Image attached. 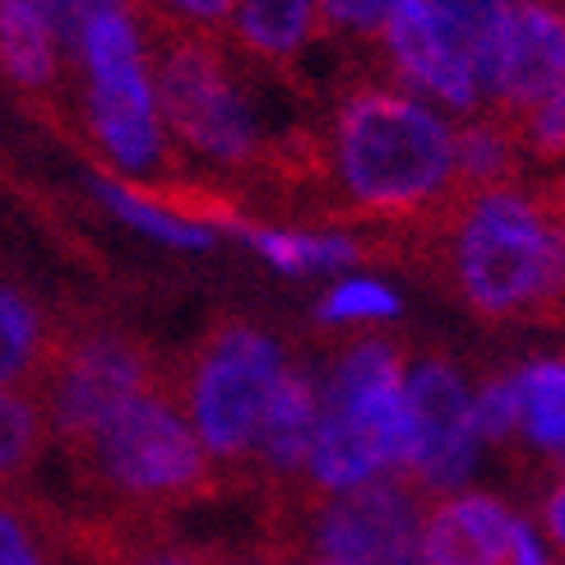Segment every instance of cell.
Here are the masks:
<instances>
[{
	"label": "cell",
	"mask_w": 565,
	"mask_h": 565,
	"mask_svg": "<svg viewBox=\"0 0 565 565\" xmlns=\"http://www.w3.org/2000/svg\"><path fill=\"white\" fill-rule=\"evenodd\" d=\"M556 455H561V463H565V440H561V445H556Z\"/></svg>",
	"instance_id": "d6a6232c"
},
{
	"label": "cell",
	"mask_w": 565,
	"mask_h": 565,
	"mask_svg": "<svg viewBox=\"0 0 565 565\" xmlns=\"http://www.w3.org/2000/svg\"><path fill=\"white\" fill-rule=\"evenodd\" d=\"M282 371L288 358L278 339L246 316H218L191 352L172 358V394L227 482L250 478L255 427Z\"/></svg>",
	"instance_id": "277c9868"
},
{
	"label": "cell",
	"mask_w": 565,
	"mask_h": 565,
	"mask_svg": "<svg viewBox=\"0 0 565 565\" xmlns=\"http://www.w3.org/2000/svg\"><path fill=\"white\" fill-rule=\"evenodd\" d=\"M422 487L404 473H385L375 482H358L339 491L334 501H320L311 520L301 524L292 561L301 556H343L371 565H417V533H422Z\"/></svg>",
	"instance_id": "ba28073f"
},
{
	"label": "cell",
	"mask_w": 565,
	"mask_h": 565,
	"mask_svg": "<svg viewBox=\"0 0 565 565\" xmlns=\"http://www.w3.org/2000/svg\"><path fill=\"white\" fill-rule=\"evenodd\" d=\"M227 565H269V561H237V556H227Z\"/></svg>",
	"instance_id": "1f68e13d"
},
{
	"label": "cell",
	"mask_w": 565,
	"mask_h": 565,
	"mask_svg": "<svg viewBox=\"0 0 565 565\" xmlns=\"http://www.w3.org/2000/svg\"><path fill=\"white\" fill-rule=\"evenodd\" d=\"M232 38L260 61H292L316 38V0H237L232 6Z\"/></svg>",
	"instance_id": "9a60e30c"
},
{
	"label": "cell",
	"mask_w": 565,
	"mask_h": 565,
	"mask_svg": "<svg viewBox=\"0 0 565 565\" xmlns=\"http://www.w3.org/2000/svg\"><path fill=\"white\" fill-rule=\"evenodd\" d=\"M473 427L478 440H510L520 431V394H514V375H491L482 394L473 398Z\"/></svg>",
	"instance_id": "d4e9b609"
},
{
	"label": "cell",
	"mask_w": 565,
	"mask_h": 565,
	"mask_svg": "<svg viewBox=\"0 0 565 565\" xmlns=\"http://www.w3.org/2000/svg\"><path fill=\"white\" fill-rule=\"evenodd\" d=\"M334 168L358 209L422 223L455 195V130L413 93L352 88L334 116Z\"/></svg>",
	"instance_id": "7a4b0ae2"
},
{
	"label": "cell",
	"mask_w": 565,
	"mask_h": 565,
	"mask_svg": "<svg viewBox=\"0 0 565 565\" xmlns=\"http://www.w3.org/2000/svg\"><path fill=\"white\" fill-rule=\"evenodd\" d=\"M543 529L552 537V547L565 552V478L547 491V501H543Z\"/></svg>",
	"instance_id": "f546056e"
},
{
	"label": "cell",
	"mask_w": 565,
	"mask_h": 565,
	"mask_svg": "<svg viewBox=\"0 0 565 565\" xmlns=\"http://www.w3.org/2000/svg\"><path fill=\"white\" fill-rule=\"evenodd\" d=\"M237 232L242 237L260 250V255H269V260L278 265V269H288V274H297V269H339V265H352V260H362V246L352 242V237H311V232H274V227H255V223H237Z\"/></svg>",
	"instance_id": "ffe728a7"
},
{
	"label": "cell",
	"mask_w": 565,
	"mask_h": 565,
	"mask_svg": "<svg viewBox=\"0 0 565 565\" xmlns=\"http://www.w3.org/2000/svg\"><path fill=\"white\" fill-rule=\"evenodd\" d=\"M172 381V358L103 316H65L52 324L46 366L33 385L46 436L61 450H75L126 398Z\"/></svg>",
	"instance_id": "5b68a950"
},
{
	"label": "cell",
	"mask_w": 565,
	"mask_h": 565,
	"mask_svg": "<svg viewBox=\"0 0 565 565\" xmlns=\"http://www.w3.org/2000/svg\"><path fill=\"white\" fill-rule=\"evenodd\" d=\"M514 135H520V149L533 158H565V79L514 126Z\"/></svg>",
	"instance_id": "cb8c5ba5"
},
{
	"label": "cell",
	"mask_w": 565,
	"mask_h": 565,
	"mask_svg": "<svg viewBox=\"0 0 565 565\" xmlns=\"http://www.w3.org/2000/svg\"><path fill=\"white\" fill-rule=\"evenodd\" d=\"M292 565H371V561H343V556H301Z\"/></svg>",
	"instance_id": "4dcf8cb0"
},
{
	"label": "cell",
	"mask_w": 565,
	"mask_h": 565,
	"mask_svg": "<svg viewBox=\"0 0 565 565\" xmlns=\"http://www.w3.org/2000/svg\"><path fill=\"white\" fill-rule=\"evenodd\" d=\"M46 348H52V324L33 311V301L0 288V390L33 394Z\"/></svg>",
	"instance_id": "ac0fdd59"
},
{
	"label": "cell",
	"mask_w": 565,
	"mask_h": 565,
	"mask_svg": "<svg viewBox=\"0 0 565 565\" xmlns=\"http://www.w3.org/2000/svg\"><path fill=\"white\" fill-rule=\"evenodd\" d=\"M520 520L497 497H450L422 514L417 565H514Z\"/></svg>",
	"instance_id": "7c38bea8"
},
{
	"label": "cell",
	"mask_w": 565,
	"mask_h": 565,
	"mask_svg": "<svg viewBox=\"0 0 565 565\" xmlns=\"http://www.w3.org/2000/svg\"><path fill=\"white\" fill-rule=\"evenodd\" d=\"M42 445H46V422L38 398L19 390H0V491L29 473Z\"/></svg>",
	"instance_id": "7402d4cb"
},
{
	"label": "cell",
	"mask_w": 565,
	"mask_h": 565,
	"mask_svg": "<svg viewBox=\"0 0 565 565\" xmlns=\"http://www.w3.org/2000/svg\"><path fill=\"white\" fill-rule=\"evenodd\" d=\"M565 79V10L552 0H510L487 98L491 116L520 126L524 116Z\"/></svg>",
	"instance_id": "30bf717a"
},
{
	"label": "cell",
	"mask_w": 565,
	"mask_h": 565,
	"mask_svg": "<svg viewBox=\"0 0 565 565\" xmlns=\"http://www.w3.org/2000/svg\"><path fill=\"white\" fill-rule=\"evenodd\" d=\"M149 79L162 126L191 153L218 162V168H250L260 158L250 103L209 33H162L149 46Z\"/></svg>",
	"instance_id": "52a82bcc"
},
{
	"label": "cell",
	"mask_w": 565,
	"mask_h": 565,
	"mask_svg": "<svg viewBox=\"0 0 565 565\" xmlns=\"http://www.w3.org/2000/svg\"><path fill=\"white\" fill-rule=\"evenodd\" d=\"M394 0H316V14L324 29L348 38H381Z\"/></svg>",
	"instance_id": "4316f807"
},
{
	"label": "cell",
	"mask_w": 565,
	"mask_h": 565,
	"mask_svg": "<svg viewBox=\"0 0 565 565\" xmlns=\"http://www.w3.org/2000/svg\"><path fill=\"white\" fill-rule=\"evenodd\" d=\"M427 10L436 14L445 38H450L459 52H463V61L473 65L478 88H487L491 61H497V46H501V29H505L510 0H427Z\"/></svg>",
	"instance_id": "d6986e66"
},
{
	"label": "cell",
	"mask_w": 565,
	"mask_h": 565,
	"mask_svg": "<svg viewBox=\"0 0 565 565\" xmlns=\"http://www.w3.org/2000/svg\"><path fill=\"white\" fill-rule=\"evenodd\" d=\"M316 422H320V394L311 385V375L288 366L278 375V385L260 413V427H255L250 478H260V482L297 478L306 468V455H311Z\"/></svg>",
	"instance_id": "4fadbf2b"
},
{
	"label": "cell",
	"mask_w": 565,
	"mask_h": 565,
	"mask_svg": "<svg viewBox=\"0 0 565 565\" xmlns=\"http://www.w3.org/2000/svg\"><path fill=\"white\" fill-rule=\"evenodd\" d=\"M404 394H408L413 436H417V450H413V463L404 478L417 482L422 491L463 482L478 459L473 398L463 390V375L450 362L427 358L408 371Z\"/></svg>",
	"instance_id": "9c48e42d"
},
{
	"label": "cell",
	"mask_w": 565,
	"mask_h": 565,
	"mask_svg": "<svg viewBox=\"0 0 565 565\" xmlns=\"http://www.w3.org/2000/svg\"><path fill=\"white\" fill-rule=\"evenodd\" d=\"M65 459L93 497L107 501V510L153 520H172V510L209 501L227 487V473L191 431L172 381L126 398L88 440L65 450Z\"/></svg>",
	"instance_id": "3957f363"
},
{
	"label": "cell",
	"mask_w": 565,
	"mask_h": 565,
	"mask_svg": "<svg viewBox=\"0 0 565 565\" xmlns=\"http://www.w3.org/2000/svg\"><path fill=\"white\" fill-rule=\"evenodd\" d=\"M65 42L38 0H0V70L23 93H52L65 70Z\"/></svg>",
	"instance_id": "5bb4252c"
},
{
	"label": "cell",
	"mask_w": 565,
	"mask_h": 565,
	"mask_svg": "<svg viewBox=\"0 0 565 565\" xmlns=\"http://www.w3.org/2000/svg\"><path fill=\"white\" fill-rule=\"evenodd\" d=\"M381 42L390 52L394 75L413 93H427V98H436L440 107H455V111H473L482 103L473 65L445 38L436 14L427 10V0H394V10L381 29Z\"/></svg>",
	"instance_id": "8fae6325"
},
{
	"label": "cell",
	"mask_w": 565,
	"mask_h": 565,
	"mask_svg": "<svg viewBox=\"0 0 565 565\" xmlns=\"http://www.w3.org/2000/svg\"><path fill=\"white\" fill-rule=\"evenodd\" d=\"M0 565H65V514L29 491H0Z\"/></svg>",
	"instance_id": "2e32d148"
},
{
	"label": "cell",
	"mask_w": 565,
	"mask_h": 565,
	"mask_svg": "<svg viewBox=\"0 0 565 565\" xmlns=\"http://www.w3.org/2000/svg\"><path fill=\"white\" fill-rule=\"evenodd\" d=\"M431 269L478 320H565V209L524 191H455L422 218Z\"/></svg>",
	"instance_id": "6da1fadb"
},
{
	"label": "cell",
	"mask_w": 565,
	"mask_h": 565,
	"mask_svg": "<svg viewBox=\"0 0 565 565\" xmlns=\"http://www.w3.org/2000/svg\"><path fill=\"white\" fill-rule=\"evenodd\" d=\"M98 191H103V200H111V209H116V214H121V218H130L135 227H145V232H153V237L172 242V246H209V242H214V232H209V227H200V223H185V218L168 214V209H162V204H153V200L139 195L135 185L98 181Z\"/></svg>",
	"instance_id": "603a6c76"
},
{
	"label": "cell",
	"mask_w": 565,
	"mask_h": 565,
	"mask_svg": "<svg viewBox=\"0 0 565 565\" xmlns=\"http://www.w3.org/2000/svg\"><path fill=\"white\" fill-rule=\"evenodd\" d=\"M42 6V14L56 23V33H61V42H65V52H75V42H79V33H84V23L93 19V14H103V10H111V6H126V0H38Z\"/></svg>",
	"instance_id": "f1b7e54d"
},
{
	"label": "cell",
	"mask_w": 565,
	"mask_h": 565,
	"mask_svg": "<svg viewBox=\"0 0 565 565\" xmlns=\"http://www.w3.org/2000/svg\"><path fill=\"white\" fill-rule=\"evenodd\" d=\"M398 311V297L381 282H343L320 301V320H385Z\"/></svg>",
	"instance_id": "484cf974"
},
{
	"label": "cell",
	"mask_w": 565,
	"mask_h": 565,
	"mask_svg": "<svg viewBox=\"0 0 565 565\" xmlns=\"http://www.w3.org/2000/svg\"><path fill=\"white\" fill-rule=\"evenodd\" d=\"M514 394H520V427L537 445L565 440V362H533L514 371Z\"/></svg>",
	"instance_id": "44dd1931"
},
{
	"label": "cell",
	"mask_w": 565,
	"mask_h": 565,
	"mask_svg": "<svg viewBox=\"0 0 565 565\" xmlns=\"http://www.w3.org/2000/svg\"><path fill=\"white\" fill-rule=\"evenodd\" d=\"M145 10H153L168 29H185V33H214L232 19L237 0H139Z\"/></svg>",
	"instance_id": "83f0119b"
},
{
	"label": "cell",
	"mask_w": 565,
	"mask_h": 565,
	"mask_svg": "<svg viewBox=\"0 0 565 565\" xmlns=\"http://www.w3.org/2000/svg\"><path fill=\"white\" fill-rule=\"evenodd\" d=\"M70 56L84 65L88 135L98 139L103 153L121 172L158 177L168 168L172 149H168V126H162V111L153 98V79H149V42L130 0L93 14Z\"/></svg>",
	"instance_id": "8992f818"
},
{
	"label": "cell",
	"mask_w": 565,
	"mask_h": 565,
	"mask_svg": "<svg viewBox=\"0 0 565 565\" xmlns=\"http://www.w3.org/2000/svg\"><path fill=\"white\" fill-rule=\"evenodd\" d=\"M520 135L501 116L468 121L463 130H455V191H501L520 172Z\"/></svg>",
	"instance_id": "e0dca14e"
}]
</instances>
